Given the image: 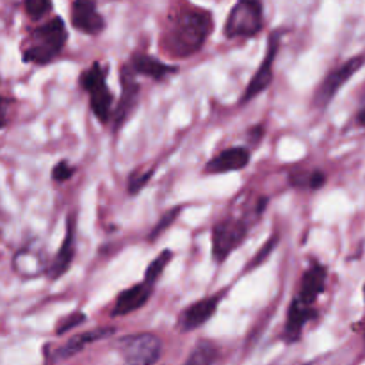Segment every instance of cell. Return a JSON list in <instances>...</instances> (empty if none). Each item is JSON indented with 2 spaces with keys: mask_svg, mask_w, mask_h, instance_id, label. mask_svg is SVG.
Listing matches in <instances>:
<instances>
[{
  "mask_svg": "<svg viewBox=\"0 0 365 365\" xmlns=\"http://www.w3.org/2000/svg\"><path fill=\"white\" fill-rule=\"evenodd\" d=\"M120 78H121V98L120 102H118L116 109L113 110V116H110L116 130L128 120V116L134 113L139 100V86L138 82H135V75L132 73L127 66L121 68Z\"/></svg>",
  "mask_w": 365,
  "mask_h": 365,
  "instance_id": "obj_9",
  "label": "cell"
},
{
  "mask_svg": "<svg viewBox=\"0 0 365 365\" xmlns=\"http://www.w3.org/2000/svg\"><path fill=\"white\" fill-rule=\"evenodd\" d=\"M365 64L364 56H355L351 59H348L346 63H342L341 66H337L335 70H331L327 77L323 78V82L319 84V88L316 89V95H314V103L317 107H327L328 103L334 100V96L341 91L342 86L356 73Z\"/></svg>",
  "mask_w": 365,
  "mask_h": 365,
  "instance_id": "obj_7",
  "label": "cell"
},
{
  "mask_svg": "<svg viewBox=\"0 0 365 365\" xmlns=\"http://www.w3.org/2000/svg\"><path fill=\"white\" fill-rule=\"evenodd\" d=\"M71 25L82 34L96 36L106 29V20L98 13L95 4L88 0H77L71 4Z\"/></svg>",
  "mask_w": 365,
  "mask_h": 365,
  "instance_id": "obj_12",
  "label": "cell"
},
{
  "mask_svg": "<svg viewBox=\"0 0 365 365\" xmlns=\"http://www.w3.org/2000/svg\"><path fill=\"white\" fill-rule=\"evenodd\" d=\"M127 68L134 75H143V77L153 78V81H164L166 77L178 71L177 66H170V64L163 63V61L148 56V53H134Z\"/></svg>",
  "mask_w": 365,
  "mask_h": 365,
  "instance_id": "obj_16",
  "label": "cell"
},
{
  "mask_svg": "<svg viewBox=\"0 0 365 365\" xmlns=\"http://www.w3.org/2000/svg\"><path fill=\"white\" fill-rule=\"evenodd\" d=\"M250 150L245 146H232L217 153L214 159H210L205 166V173L220 175L230 173V171L245 170L250 164Z\"/></svg>",
  "mask_w": 365,
  "mask_h": 365,
  "instance_id": "obj_14",
  "label": "cell"
},
{
  "mask_svg": "<svg viewBox=\"0 0 365 365\" xmlns=\"http://www.w3.org/2000/svg\"><path fill=\"white\" fill-rule=\"evenodd\" d=\"M317 317L316 307L305 305V303L299 302L298 298L292 299L291 307H289L287 312V321H285V331L284 337L289 342H296L302 337V331L305 328L307 323H310L312 319Z\"/></svg>",
  "mask_w": 365,
  "mask_h": 365,
  "instance_id": "obj_17",
  "label": "cell"
},
{
  "mask_svg": "<svg viewBox=\"0 0 365 365\" xmlns=\"http://www.w3.org/2000/svg\"><path fill=\"white\" fill-rule=\"evenodd\" d=\"M153 292V285L146 284L145 280L141 284H135L132 287L125 289L118 294L116 302H114L113 309H110V316L121 317L128 316V314L135 312V310L143 309L148 303L150 296Z\"/></svg>",
  "mask_w": 365,
  "mask_h": 365,
  "instance_id": "obj_13",
  "label": "cell"
},
{
  "mask_svg": "<svg viewBox=\"0 0 365 365\" xmlns=\"http://www.w3.org/2000/svg\"><path fill=\"white\" fill-rule=\"evenodd\" d=\"M113 334H114V328H110V327H98V328H95V330L82 331V334L71 337L66 344L61 346V348L56 351V356L57 359H71V356H75V355H78L81 351H84L88 346L95 344V342L102 341V339L110 337Z\"/></svg>",
  "mask_w": 365,
  "mask_h": 365,
  "instance_id": "obj_18",
  "label": "cell"
},
{
  "mask_svg": "<svg viewBox=\"0 0 365 365\" xmlns=\"http://www.w3.org/2000/svg\"><path fill=\"white\" fill-rule=\"evenodd\" d=\"M178 212H180V207H175V209H171L170 212L164 214V216L159 220V223L153 227L152 234H150V239H157L159 235H163L164 232L168 230V227H171V225H173V221L177 220Z\"/></svg>",
  "mask_w": 365,
  "mask_h": 365,
  "instance_id": "obj_23",
  "label": "cell"
},
{
  "mask_svg": "<svg viewBox=\"0 0 365 365\" xmlns=\"http://www.w3.org/2000/svg\"><path fill=\"white\" fill-rule=\"evenodd\" d=\"M73 173H75V168L70 166V164H68L66 160H61V163H57L56 166H53L52 178L61 184V182H66L68 178L73 177Z\"/></svg>",
  "mask_w": 365,
  "mask_h": 365,
  "instance_id": "obj_27",
  "label": "cell"
},
{
  "mask_svg": "<svg viewBox=\"0 0 365 365\" xmlns=\"http://www.w3.org/2000/svg\"><path fill=\"white\" fill-rule=\"evenodd\" d=\"M81 88L88 93L91 110L96 116V120L107 123L113 116L114 96L113 91L107 88V70L102 66V63L95 61L84 73L81 75Z\"/></svg>",
  "mask_w": 365,
  "mask_h": 365,
  "instance_id": "obj_3",
  "label": "cell"
},
{
  "mask_svg": "<svg viewBox=\"0 0 365 365\" xmlns=\"http://www.w3.org/2000/svg\"><path fill=\"white\" fill-rule=\"evenodd\" d=\"M277 241H278V237H277V235H274V237H271L269 241H267L266 245H264L262 248L259 250V253H257V255H255V259H253L252 262H250L248 271L252 269V267H257V266H260V264L266 262V259H269V255H271V253H273V250L277 248Z\"/></svg>",
  "mask_w": 365,
  "mask_h": 365,
  "instance_id": "obj_25",
  "label": "cell"
},
{
  "mask_svg": "<svg viewBox=\"0 0 365 365\" xmlns=\"http://www.w3.org/2000/svg\"><path fill=\"white\" fill-rule=\"evenodd\" d=\"M289 182L292 187L298 189H310V191H317L327 184V175L321 170L312 171H292L289 175Z\"/></svg>",
  "mask_w": 365,
  "mask_h": 365,
  "instance_id": "obj_20",
  "label": "cell"
},
{
  "mask_svg": "<svg viewBox=\"0 0 365 365\" xmlns=\"http://www.w3.org/2000/svg\"><path fill=\"white\" fill-rule=\"evenodd\" d=\"M75 257V216H70L66 220V232H64L63 245H61L59 252H57L56 259H53L52 266L48 269L50 280H57L63 274L68 273L71 262Z\"/></svg>",
  "mask_w": 365,
  "mask_h": 365,
  "instance_id": "obj_15",
  "label": "cell"
},
{
  "mask_svg": "<svg viewBox=\"0 0 365 365\" xmlns=\"http://www.w3.org/2000/svg\"><path fill=\"white\" fill-rule=\"evenodd\" d=\"M171 259H173V253H171L170 250H164V252H160L159 257H155V259L150 262V266L146 267V273H145L146 284L155 285L157 280L163 277V273H164V269H166L168 264L171 262Z\"/></svg>",
  "mask_w": 365,
  "mask_h": 365,
  "instance_id": "obj_21",
  "label": "cell"
},
{
  "mask_svg": "<svg viewBox=\"0 0 365 365\" xmlns=\"http://www.w3.org/2000/svg\"><path fill=\"white\" fill-rule=\"evenodd\" d=\"M217 305H220V296H209V298H203L200 302L189 305L178 316V330L192 331L196 328L203 327L207 321L212 319L217 310Z\"/></svg>",
  "mask_w": 365,
  "mask_h": 365,
  "instance_id": "obj_10",
  "label": "cell"
},
{
  "mask_svg": "<svg viewBox=\"0 0 365 365\" xmlns=\"http://www.w3.org/2000/svg\"><path fill=\"white\" fill-rule=\"evenodd\" d=\"M9 121V102L4 96H0V130L7 125Z\"/></svg>",
  "mask_w": 365,
  "mask_h": 365,
  "instance_id": "obj_28",
  "label": "cell"
},
{
  "mask_svg": "<svg viewBox=\"0 0 365 365\" xmlns=\"http://www.w3.org/2000/svg\"><path fill=\"white\" fill-rule=\"evenodd\" d=\"M327 278H328L327 267H324L323 264L317 262V260H312L309 269L303 273L298 294H296L294 298H298L299 302L305 303V305L314 307L316 299L319 298V296L324 292V289H327Z\"/></svg>",
  "mask_w": 365,
  "mask_h": 365,
  "instance_id": "obj_11",
  "label": "cell"
},
{
  "mask_svg": "<svg viewBox=\"0 0 365 365\" xmlns=\"http://www.w3.org/2000/svg\"><path fill=\"white\" fill-rule=\"evenodd\" d=\"M217 359H220L217 346L210 341H200L182 365H216Z\"/></svg>",
  "mask_w": 365,
  "mask_h": 365,
  "instance_id": "obj_19",
  "label": "cell"
},
{
  "mask_svg": "<svg viewBox=\"0 0 365 365\" xmlns=\"http://www.w3.org/2000/svg\"><path fill=\"white\" fill-rule=\"evenodd\" d=\"M264 27L262 4L255 0H242L230 9L225 24L228 39H248L259 34Z\"/></svg>",
  "mask_w": 365,
  "mask_h": 365,
  "instance_id": "obj_4",
  "label": "cell"
},
{
  "mask_svg": "<svg viewBox=\"0 0 365 365\" xmlns=\"http://www.w3.org/2000/svg\"><path fill=\"white\" fill-rule=\"evenodd\" d=\"M248 235V223L235 217H223L212 228V257L216 262H225Z\"/></svg>",
  "mask_w": 365,
  "mask_h": 365,
  "instance_id": "obj_6",
  "label": "cell"
},
{
  "mask_svg": "<svg viewBox=\"0 0 365 365\" xmlns=\"http://www.w3.org/2000/svg\"><path fill=\"white\" fill-rule=\"evenodd\" d=\"M50 9H52V2H46V0H29V2H25V11L31 18H43Z\"/></svg>",
  "mask_w": 365,
  "mask_h": 365,
  "instance_id": "obj_24",
  "label": "cell"
},
{
  "mask_svg": "<svg viewBox=\"0 0 365 365\" xmlns=\"http://www.w3.org/2000/svg\"><path fill=\"white\" fill-rule=\"evenodd\" d=\"M152 175H153V168H150V170L146 171L135 170L134 173L130 175V178H128V192H130V195H138L139 191H143L145 185L148 184L150 178H152Z\"/></svg>",
  "mask_w": 365,
  "mask_h": 365,
  "instance_id": "obj_22",
  "label": "cell"
},
{
  "mask_svg": "<svg viewBox=\"0 0 365 365\" xmlns=\"http://www.w3.org/2000/svg\"><path fill=\"white\" fill-rule=\"evenodd\" d=\"M68 41V32L64 20L53 16L52 20L45 21L39 27L32 29L31 34L24 41L21 48V59L29 64H48L63 52Z\"/></svg>",
  "mask_w": 365,
  "mask_h": 365,
  "instance_id": "obj_2",
  "label": "cell"
},
{
  "mask_svg": "<svg viewBox=\"0 0 365 365\" xmlns=\"http://www.w3.org/2000/svg\"><path fill=\"white\" fill-rule=\"evenodd\" d=\"M356 120H359V123L362 125V127H365V106L359 110V116H356Z\"/></svg>",
  "mask_w": 365,
  "mask_h": 365,
  "instance_id": "obj_29",
  "label": "cell"
},
{
  "mask_svg": "<svg viewBox=\"0 0 365 365\" xmlns=\"http://www.w3.org/2000/svg\"><path fill=\"white\" fill-rule=\"evenodd\" d=\"M212 13L189 7L171 20L163 39V48L175 57H191L198 52L212 32Z\"/></svg>",
  "mask_w": 365,
  "mask_h": 365,
  "instance_id": "obj_1",
  "label": "cell"
},
{
  "mask_svg": "<svg viewBox=\"0 0 365 365\" xmlns=\"http://www.w3.org/2000/svg\"><path fill=\"white\" fill-rule=\"evenodd\" d=\"M278 46H280V41H278V32H274L269 39V48H267L262 64H260L257 73L253 75L252 81H250L248 86H246L245 93H242L241 96L242 106L248 103L250 100L255 98V96H259L260 93H264L271 86V82H273V66H274V59H277Z\"/></svg>",
  "mask_w": 365,
  "mask_h": 365,
  "instance_id": "obj_8",
  "label": "cell"
},
{
  "mask_svg": "<svg viewBox=\"0 0 365 365\" xmlns=\"http://www.w3.org/2000/svg\"><path fill=\"white\" fill-rule=\"evenodd\" d=\"M118 351L127 365H155L163 353V342L148 331L132 334L118 341Z\"/></svg>",
  "mask_w": 365,
  "mask_h": 365,
  "instance_id": "obj_5",
  "label": "cell"
},
{
  "mask_svg": "<svg viewBox=\"0 0 365 365\" xmlns=\"http://www.w3.org/2000/svg\"><path fill=\"white\" fill-rule=\"evenodd\" d=\"M364 296H365V287H364Z\"/></svg>",
  "mask_w": 365,
  "mask_h": 365,
  "instance_id": "obj_30",
  "label": "cell"
},
{
  "mask_svg": "<svg viewBox=\"0 0 365 365\" xmlns=\"http://www.w3.org/2000/svg\"><path fill=\"white\" fill-rule=\"evenodd\" d=\"M84 321H86L84 312H73V314H70V316L64 317V319L61 321L59 324H57L56 334H57V335H64L68 330H71V328L78 327V324H82V323H84Z\"/></svg>",
  "mask_w": 365,
  "mask_h": 365,
  "instance_id": "obj_26",
  "label": "cell"
}]
</instances>
